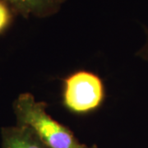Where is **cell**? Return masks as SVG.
Masks as SVG:
<instances>
[{"instance_id": "4", "label": "cell", "mask_w": 148, "mask_h": 148, "mask_svg": "<svg viewBox=\"0 0 148 148\" xmlns=\"http://www.w3.org/2000/svg\"><path fill=\"white\" fill-rule=\"evenodd\" d=\"M13 12L23 17H48L57 13L65 0H4Z\"/></svg>"}, {"instance_id": "2", "label": "cell", "mask_w": 148, "mask_h": 148, "mask_svg": "<svg viewBox=\"0 0 148 148\" xmlns=\"http://www.w3.org/2000/svg\"><path fill=\"white\" fill-rule=\"evenodd\" d=\"M62 97L64 107L71 113L87 114L102 106L106 99V88L97 74L78 70L64 79Z\"/></svg>"}, {"instance_id": "7", "label": "cell", "mask_w": 148, "mask_h": 148, "mask_svg": "<svg viewBox=\"0 0 148 148\" xmlns=\"http://www.w3.org/2000/svg\"><path fill=\"white\" fill-rule=\"evenodd\" d=\"M65 1H66V0H65Z\"/></svg>"}, {"instance_id": "5", "label": "cell", "mask_w": 148, "mask_h": 148, "mask_svg": "<svg viewBox=\"0 0 148 148\" xmlns=\"http://www.w3.org/2000/svg\"><path fill=\"white\" fill-rule=\"evenodd\" d=\"M12 10L4 0H0V34L9 27L12 21Z\"/></svg>"}, {"instance_id": "6", "label": "cell", "mask_w": 148, "mask_h": 148, "mask_svg": "<svg viewBox=\"0 0 148 148\" xmlns=\"http://www.w3.org/2000/svg\"><path fill=\"white\" fill-rule=\"evenodd\" d=\"M145 31H146V36H147V40L145 45H143V47L139 50L138 52V55L142 58L144 60L147 61L148 62V29L147 28H145Z\"/></svg>"}, {"instance_id": "1", "label": "cell", "mask_w": 148, "mask_h": 148, "mask_svg": "<svg viewBox=\"0 0 148 148\" xmlns=\"http://www.w3.org/2000/svg\"><path fill=\"white\" fill-rule=\"evenodd\" d=\"M12 110L16 124L30 127L49 148H98L80 143L69 127L49 114L47 104L36 101L32 93L18 95Z\"/></svg>"}, {"instance_id": "3", "label": "cell", "mask_w": 148, "mask_h": 148, "mask_svg": "<svg viewBox=\"0 0 148 148\" xmlns=\"http://www.w3.org/2000/svg\"><path fill=\"white\" fill-rule=\"evenodd\" d=\"M1 148H49L30 127L21 125L3 127Z\"/></svg>"}]
</instances>
